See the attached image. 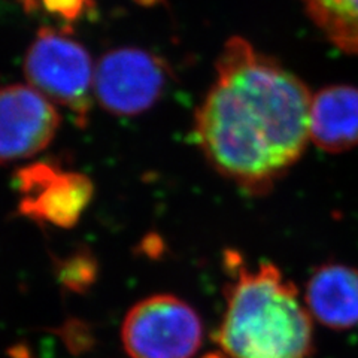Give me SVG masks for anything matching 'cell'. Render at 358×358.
Here are the masks:
<instances>
[{
    "label": "cell",
    "instance_id": "6da1fadb",
    "mask_svg": "<svg viewBox=\"0 0 358 358\" xmlns=\"http://www.w3.org/2000/svg\"><path fill=\"white\" fill-rule=\"evenodd\" d=\"M199 106L194 139L208 163L250 194H263L309 142L306 84L241 38H230Z\"/></svg>",
    "mask_w": 358,
    "mask_h": 358
},
{
    "label": "cell",
    "instance_id": "7c38bea8",
    "mask_svg": "<svg viewBox=\"0 0 358 358\" xmlns=\"http://www.w3.org/2000/svg\"><path fill=\"white\" fill-rule=\"evenodd\" d=\"M60 284L73 293H85L96 284L97 262L88 251H76L55 266Z\"/></svg>",
    "mask_w": 358,
    "mask_h": 358
},
{
    "label": "cell",
    "instance_id": "30bf717a",
    "mask_svg": "<svg viewBox=\"0 0 358 358\" xmlns=\"http://www.w3.org/2000/svg\"><path fill=\"white\" fill-rule=\"evenodd\" d=\"M310 20L343 52L358 55V0H301Z\"/></svg>",
    "mask_w": 358,
    "mask_h": 358
},
{
    "label": "cell",
    "instance_id": "52a82bcc",
    "mask_svg": "<svg viewBox=\"0 0 358 358\" xmlns=\"http://www.w3.org/2000/svg\"><path fill=\"white\" fill-rule=\"evenodd\" d=\"M60 115L31 85L0 87V164L43 151L57 134Z\"/></svg>",
    "mask_w": 358,
    "mask_h": 358
},
{
    "label": "cell",
    "instance_id": "3957f363",
    "mask_svg": "<svg viewBox=\"0 0 358 358\" xmlns=\"http://www.w3.org/2000/svg\"><path fill=\"white\" fill-rule=\"evenodd\" d=\"M22 71L33 88L69 110L78 126H87L94 96L93 60L72 31L42 27L29 45Z\"/></svg>",
    "mask_w": 358,
    "mask_h": 358
},
{
    "label": "cell",
    "instance_id": "4fadbf2b",
    "mask_svg": "<svg viewBox=\"0 0 358 358\" xmlns=\"http://www.w3.org/2000/svg\"><path fill=\"white\" fill-rule=\"evenodd\" d=\"M63 338L69 345L72 352H83L88 348L90 334L85 331V327L80 322H73L67 326V330L63 333Z\"/></svg>",
    "mask_w": 358,
    "mask_h": 358
},
{
    "label": "cell",
    "instance_id": "5b68a950",
    "mask_svg": "<svg viewBox=\"0 0 358 358\" xmlns=\"http://www.w3.org/2000/svg\"><path fill=\"white\" fill-rule=\"evenodd\" d=\"M171 69L159 55L136 47L106 51L94 67V97L115 117H136L164 96Z\"/></svg>",
    "mask_w": 358,
    "mask_h": 358
},
{
    "label": "cell",
    "instance_id": "8992f818",
    "mask_svg": "<svg viewBox=\"0 0 358 358\" xmlns=\"http://www.w3.org/2000/svg\"><path fill=\"white\" fill-rule=\"evenodd\" d=\"M22 217L54 227L71 229L92 203L94 185L87 175L64 172L51 162L22 167L15 175Z\"/></svg>",
    "mask_w": 358,
    "mask_h": 358
},
{
    "label": "cell",
    "instance_id": "9c48e42d",
    "mask_svg": "<svg viewBox=\"0 0 358 358\" xmlns=\"http://www.w3.org/2000/svg\"><path fill=\"white\" fill-rule=\"evenodd\" d=\"M309 141L331 154L358 147V87L336 84L312 94Z\"/></svg>",
    "mask_w": 358,
    "mask_h": 358
},
{
    "label": "cell",
    "instance_id": "277c9868",
    "mask_svg": "<svg viewBox=\"0 0 358 358\" xmlns=\"http://www.w3.org/2000/svg\"><path fill=\"white\" fill-rule=\"evenodd\" d=\"M121 341L131 358H193L203 342V324L185 300L155 294L129 310Z\"/></svg>",
    "mask_w": 358,
    "mask_h": 358
},
{
    "label": "cell",
    "instance_id": "9a60e30c",
    "mask_svg": "<svg viewBox=\"0 0 358 358\" xmlns=\"http://www.w3.org/2000/svg\"><path fill=\"white\" fill-rule=\"evenodd\" d=\"M136 2H139L141 5H154L157 0H136Z\"/></svg>",
    "mask_w": 358,
    "mask_h": 358
},
{
    "label": "cell",
    "instance_id": "8fae6325",
    "mask_svg": "<svg viewBox=\"0 0 358 358\" xmlns=\"http://www.w3.org/2000/svg\"><path fill=\"white\" fill-rule=\"evenodd\" d=\"M20 3L27 15L48 20L64 31H72L96 9L94 0H20Z\"/></svg>",
    "mask_w": 358,
    "mask_h": 358
},
{
    "label": "cell",
    "instance_id": "5bb4252c",
    "mask_svg": "<svg viewBox=\"0 0 358 358\" xmlns=\"http://www.w3.org/2000/svg\"><path fill=\"white\" fill-rule=\"evenodd\" d=\"M203 358H230L227 354H224V355H221V354H215V352H210V354H208V355H205Z\"/></svg>",
    "mask_w": 358,
    "mask_h": 358
},
{
    "label": "cell",
    "instance_id": "ba28073f",
    "mask_svg": "<svg viewBox=\"0 0 358 358\" xmlns=\"http://www.w3.org/2000/svg\"><path fill=\"white\" fill-rule=\"evenodd\" d=\"M305 305L313 321L333 330L358 326V268L341 263L317 267L306 282Z\"/></svg>",
    "mask_w": 358,
    "mask_h": 358
},
{
    "label": "cell",
    "instance_id": "7a4b0ae2",
    "mask_svg": "<svg viewBox=\"0 0 358 358\" xmlns=\"http://www.w3.org/2000/svg\"><path fill=\"white\" fill-rule=\"evenodd\" d=\"M233 281L215 341L230 358H308L313 318L293 282L272 263L248 268L236 252L226 254Z\"/></svg>",
    "mask_w": 358,
    "mask_h": 358
}]
</instances>
